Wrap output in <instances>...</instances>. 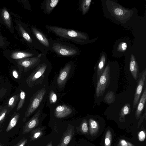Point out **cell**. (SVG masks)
Segmentation results:
<instances>
[{
  "mask_svg": "<svg viewBox=\"0 0 146 146\" xmlns=\"http://www.w3.org/2000/svg\"><path fill=\"white\" fill-rule=\"evenodd\" d=\"M49 100L50 104H54L57 101V97L56 95L52 90H51L50 92Z\"/></svg>",
  "mask_w": 146,
  "mask_h": 146,
  "instance_id": "cell-30",
  "label": "cell"
},
{
  "mask_svg": "<svg viewBox=\"0 0 146 146\" xmlns=\"http://www.w3.org/2000/svg\"><path fill=\"white\" fill-rule=\"evenodd\" d=\"M104 100L108 104H111L115 100V96L114 93L113 92L109 91L105 96Z\"/></svg>",
  "mask_w": 146,
  "mask_h": 146,
  "instance_id": "cell-26",
  "label": "cell"
},
{
  "mask_svg": "<svg viewBox=\"0 0 146 146\" xmlns=\"http://www.w3.org/2000/svg\"><path fill=\"white\" fill-rule=\"evenodd\" d=\"M8 112V109L7 108H5L2 110L0 113V128L5 121Z\"/></svg>",
  "mask_w": 146,
  "mask_h": 146,
  "instance_id": "cell-29",
  "label": "cell"
},
{
  "mask_svg": "<svg viewBox=\"0 0 146 146\" xmlns=\"http://www.w3.org/2000/svg\"><path fill=\"white\" fill-rule=\"evenodd\" d=\"M32 32L37 40L47 51L50 50L49 39L40 29L36 27H31Z\"/></svg>",
  "mask_w": 146,
  "mask_h": 146,
  "instance_id": "cell-7",
  "label": "cell"
},
{
  "mask_svg": "<svg viewBox=\"0 0 146 146\" xmlns=\"http://www.w3.org/2000/svg\"><path fill=\"white\" fill-rule=\"evenodd\" d=\"M45 55L40 53L36 56L17 60L18 65L23 68L25 72H26L35 66H38Z\"/></svg>",
  "mask_w": 146,
  "mask_h": 146,
  "instance_id": "cell-5",
  "label": "cell"
},
{
  "mask_svg": "<svg viewBox=\"0 0 146 146\" xmlns=\"http://www.w3.org/2000/svg\"><path fill=\"white\" fill-rule=\"evenodd\" d=\"M19 98L20 94H17L13 96L9 99L8 106L10 110H11L15 106Z\"/></svg>",
  "mask_w": 146,
  "mask_h": 146,
  "instance_id": "cell-23",
  "label": "cell"
},
{
  "mask_svg": "<svg viewBox=\"0 0 146 146\" xmlns=\"http://www.w3.org/2000/svg\"><path fill=\"white\" fill-rule=\"evenodd\" d=\"M146 100V88H145L141 96L139 102L136 109L135 115L137 119L141 115L143 110Z\"/></svg>",
  "mask_w": 146,
  "mask_h": 146,
  "instance_id": "cell-15",
  "label": "cell"
},
{
  "mask_svg": "<svg viewBox=\"0 0 146 146\" xmlns=\"http://www.w3.org/2000/svg\"><path fill=\"white\" fill-rule=\"evenodd\" d=\"M71 67V64L68 63L61 70L57 80L58 85L60 86H62L65 83Z\"/></svg>",
  "mask_w": 146,
  "mask_h": 146,
  "instance_id": "cell-12",
  "label": "cell"
},
{
  "mask_svg": "<svg viewBox=\"0 0 146 146\" xmlns=\"http://www.w3.org/2000/svg\"><path fill=\"white\" fill-rule=\"evenodd\" d=\"M40 111L39 110L32 118L25 124L23 129V133L25 134L31 131L37 127L39 123Z\"/></svg>",
  "mask_w": 146,
  "mask_h": 146,
  "instance_id": "cell-9",
  "label": "cell"
},
{
  "mask_svg": "<svg viewBox=\"0 0 146 146\" xmlns=\"http://www.w3.org/2000/svg\"><path fill=\"white\" fill-rule=\"evenodd\" d=\"M1 16L6 25L9 27H11V18L9 12L5 8L3 9L2 11Z\"/></svg>",
  "mask_w": 146,
  "mask_h": 146,
  "instance_id": "cell-22",
  "label": "cell"
},
{
  "mask_svg": "<svg viewBox=\"0 0 146 146\" xmlns=\"http://www.w3.org/2000/svg\"><path fill=\"white\" fill-rule=\"evenodd\" d=\"M129 70L134 79L137 80L138 74V65L135 57L133 54H132L131 56Z\"/></svg>",
  "mask_w": 146,
  "mask_h": 146,
  "instance_id": "cell-16",
  "label": "cell"
},
{
  "mask_svg": "<svg viewBox=\"0 0 146 146\" xmlns=\"http://www.w3.org/2000/svg\"><path fill=\"white\" fill-rule=\"evenodd\" d=\"M46 146H52V142H50Z\"/></svg>",
  "mask_w": 146,
  "mask_h": 146,
  "instance_id": "cell-37",
  "label": "cell"
},
{
  "mask_svg": "<svg viewBox=\"0 0 146 146\" xmlns=\"http://www.w3.org/2000/svg\"><path fill=\"white\" fill-rule=\"evenodd\" d=\"M145 132L144 131H140L138 134V137L139 140L140 141H143L145 138Z\"/></svg>",
  "mask_w": 146,
  "mask_h": 146,
  "instance_id": "cell-33",
  "label": "cell"
},
{
  "mask_svg": "<svg viewBox=\"0 0 146 146\" xmlns=\"http://www.w3.org/2000/svg\"><path fill=\"white\" fill-rule=\"evenodd\" d=\"M74 133V126L70 124L57 146H67L73 137Z\"/></svg>",
  "mask_w": 146,
  "mask_h": 146,
  "instance_id": "cell-10",
  "label": "cell"
},
{
  "mask_svg": "<svg viewBox=\"0 0 146 146\" xmlns=\"http://www.w3.org/2000/svg\"><path fill=\"white\" fill-rule=\"evenodd\" d=\"M47 64L45 62L39 64L33 72L30 75L26 80V82L28 86H30L31 84L40 77L44 73L47 67Z\"/></svg>",
  "mask_w": 146,
  "mask_h": 146,
  "instance_id": "cell-6",
  "label": "cell"
},
{
  "mask_svg": "<svg viewBox=\"0 0 146 146\" xmlns=\"http://www.w3.org/2000/svg\"><path fill=\"white\" fill-rule=\"evenodd\" d=\"M89 125L90 135L92 136L95 135L99 131V126L98 123L94 119L90 118L89 119Z\"/></svg>",
  "mask_w": 146,
  "mask_h": 146,
  "instance_id": "cell-18",
  "label": "cell"
},
{
  "mask_svg": "<svg viewBox=\"0 0 146 146\" xmlns=\"http://www.w3.org/2000/svg\"><path fill=\"white\" fill-rule=\"evenodd\" d=\"M112 135L110 130H108L106 134L104 141L105 146H111Z\"/></svg>",
  "mask_w": 146,
  "mask_h": 146,
  "instance_id": "cell-27",
  "label": "cell"
},
{
  "mask_svg": "<svg viewBox=\"0 0 146 146\" xmlns=\"http://www.w3.org/2000/svg\"><path fill=\"white\" fill-rule=\"evenodd\" d=\"M20 100L17 108V111L19 110L23 106L25 100L26 93L22 90H20Z\"/></svg>",
  "mask_w": 146,
  "mask_h": 146,
  "instance_id": "cell-25",
  "label": "cell"
},
{
  "mask_svg": "<svg viewBox=\"0 0 146 146\" xmlns=\"http://www.w3.org/2000/svg\"><path fill=\"white\" fill-rule=\"evenodd\" d=\"M44 88L38 91L30 101L27 111L25 113L24 119L29 117L38 108L46 93Z\"/></svg>",
  "mask_w": 146,
  "mask_h": 146,
  "instance_id": "cell-4",
  "label": "cell"
},
{
  "mask_svg": "<svg viewBox=\"0 0 146 146\" xmlns=\"http://www.w3.org/2000/svg\"><path fill=\"white\" fill-rule=\"evenodd\" d=\"M0 146H1V145H0Z\"/></svg>",
  "mask_w": 146,
  "mask_h": 146,
  "instance_id": "cell-39",
  "label": "cell"
},
{
  "mask_svg": "<svg viewBox=\"0 0 146 146\" xmlns=\"http://www.w3.org/2000/svg\"><path fill=\"white\" fill-rule=\"evenodd\" d=\"M127 46V44L125 42H122L118 45L117 50L120 51H125L126 49Z\"/></svg>",
  "mask_w": 146,
  "mask_h": 146,
  "instance_id": "cell-31",
  "label": "cell"
},
{
  "mask_svg": "<svg viewBox=\"0 0 146 146\" xmlns=\"http://www.w3.org/2000/svg\"><path fill=\"white\" fill-rule=\"evenodd\" d=\"M105 61L106 57L103 54L101 58L97 67V81L104 71Z\"/></svg>",
  "mask_w": 146,
  "mask_h": 146,
  "instance_id": "cell-19",
  "label": "cell"
},
{
  "mask_svg": "<svg viewBox=\"0 0 146 146\" xmlns=\"http://www.w3.org/2000/svg\"><path fill=\"white\" fill-rule=\"evenodd\" d=\"M122 9L119 8H115L114 11L115 14L118 16H120L122 15L124 13Z\"/></svg>",
  "mask_w": 146,
  "mask_h": 146,
  "instance_id": "cell-34",
  "label": "cell"
},
{
  "mask_svg": "<svg viewBox=\"0 0 146 146\" xmlns=\"http://www.w3.org/2000/svg\"><path fill=\"white\" fill-rule=\"evenodd\" d=\"M44 129V127H42L35 128L32 131L30 136L31 140L34 141L41 137L43 135Z\"/></svg>",
  "mask_w": 146,
  "mask_h": 146,
  "instance_id": "cell-17",
  "label": "cell"
},
{
  "mask_svg": "<svg viewBox=\"0 0 146 146\" xmlns=\"http://www.w3.org/2000/svg\"><path fill=\"white\" fill-rule=\"evenodd\" d=\"M50 50L58 55L72 56L78 55L79 49L74 44L65 42L49 39Z\"/></svg>",
  "mask_w": 146,
  "mask_h": 146,
  "instance_id": "cell-2",
  "label": "cell"
},
{
  "mask_svg": "<svg viewBox=\"0 0 146 146\" xmlns=\"http://www.w3.org/2000/svg\"><path fill=\"white\" fill-rule=\"evenodd\" d=\"M146 70H144L139 80L137 86L133 101L132 111H133L137 105L142 91L146 80Z\"/></svg>",
  "mask_w": 146,
  "mask_h": 146,
  "instance_id": "cell-8",
  "label": "cell"
},
{
  "mask_svg": "<svg viewBox=\"0 0 146 146\" xmlns=\"http://www.w3.org/2000/svg\"><path fill=\"white\" fill-rule=\"evenodd\" d=\"M72 110L69 106L64 105L58 106L54 110V115L58 118L66 117L72 113Z\"/></svg>",
  "mask_w": 146,
  "mask_h": 146,
  "instance_id": "cell-11",
  "label": "cell"
},
{
  "mask_svg": "<svg viewBox=\"0 0 146 146\" xmlns=\"http://www.w3.org/2000/svg\"></svg>",
  "mask_w": 146,
  "mask_h": 146,
  "instance_id": "cell-41",
  "label": "cell"
},
{
  "mask_svg": "<svg viewBox=\"0 0 146 146\" xmlns=\"http://www.w3.org/2000/svg\"><path fill=\"white\" fill-rule=\"evenodd\" d=\"M2 109L1 107H0V113L2 110Z\"/></svg>",
  "mask_w": 146,
  "mask_h": 146,
  "instance_id": "cell-38",
  "label": "cell"
},
{
  "mask_svg": "<svg viewBox=\"0 0 146 146\" xmlns=\"http://www.w3.org/2000/svg\"><path fill=\"white\" fill-rule=\"evenodd\" d=\"M28 140L27 139H23L21 140L15 146H24L27 142Z\"/></svg>",
  "mask_w": 146,
  "mask_h": 146,
  "instance_id": "cell-35",
  "label": "cell"
},
{
  "mask_svg": "<svg viewBox=\"0 0 146 146\" xmlns=\"http://www.w3.org/2000/svg\"><path fill=\"white\" fill-rule=\"evenodd\" d=\"M92 0H83L81 1V7L83 15H84L88 12Z\"/></svg>",
  "mask_w": 146,
  "mask_h": 146,
  "instance_id": "cell-24",
  "label": "cell"
},
{
  "mask_svg": "<svg viewBox=\"0 0 146 146\" xmlns=\"http://www.w3.org/2000/svg\"><path fill=\"white\" fill-rule=\"evenodd\" d=\"M98 81L96 89L97 98L103 94L110 84V74L109 65L106 67Z\"/></svg>",
  "mask_w": 146,
  "mask_h": 146,
  "instance_id": "cell-3",
  "label": "cell"
},
{
  "mask_svg": "<svg viewBox=\"0 0 146 146\" xmlns=\"http://www.w3.org/2000/svg\"><path fill=\"white\" fill-rule=\"evenodd\" d=\"M19 114L18 112L17 111L15 112L7 127L6 131L7 132L10 131L16 125L19 119Z\"/></svg>",
  "mask_w": 146,
  "mask_h": 146,
  "instance_id": "cell-21",
  "label": "cell"
},
{
  "mask_svg": "<svg viewBox=\"0 0 146 146\" xmlns=\"http://www.w3.org/2000/svg\"><path fill=\"white\" fill-rule=\"evenodd\" d=\"M45 28L62 39L76 44H83L88 39L87 35L76 30L53 25H46Z\"/></svg>",
  "mask_w": 146,
  "mask_h": 146,
  "instance_id": "cell-1",
  "label": "cell"
},
{
  "mask_svg": "<svg viewBox=\"0 0 146 146\" xmlns=\"http://www.w3.org/2000/svg\"></svg>",
  "mask_w": 146,
  "mask_h": 146,
  "instance_id": "cell-40",
  "label": "cell"
},
{
  "mask_svg": "<svg viewBox=\"0 0 146 146\" xmlns=\"http://www.w3.org/2000/svg\"><path fill=\"white\" fill-rule=\"evenodd\" d=\"M60 0H44L42 3L41 9L44 14H49L58 3Z\"/></svg>",
  "mask_w": 146,
  "mask_h": 146,
  "instance_id": "cell-14",
  "label": "cell"
},
{
  "mask_svg": "<svg viewBox=\"0 0 146 146\" xmlns=\"http://www.w3.org/2000/svg\"><path fill=\"white\" fill-rule=\"evenodd\" d=\"M79 130L82 134H85L88 133V127L86 119H84L82 122L79 127Z\"/></svg>",
  "mask_w": 146,
  "mask_h": 146,
  "instance_id": "cell-28",
  "label": "cell"
},
{
  "mask_svg": "<svg viewBox=\"0 0 146 146\" xmlns=\"http://www.w3.org/2000/svg\"><path fill=\"white\" fill-rule=\"evenodd\" d=\"M12 75L15 78H18L19 77V75L18 72L15 70H13L12 71Z\"/></svg>",
  "mask_w": 146,
  "mask_h": 146,
  "instance_id": "cell-36",
  "label": "cell"
},
{
  "mask_svg": "<svg viewBox=\"0 0 146 146\" xmlns=\"http://www.w3.org/2000/svg\"><path fill=\"white\" fill-rule=\"evenodd\" d=\"M119 146H134L132 144L127 141L124 139H121L119 141Z\"/></svg>",
  "mask_w": 146,
  "mask_h": 146,
  "instance_id": "cell-32",
  "label": "cell"
},
{
  "mask_svg": "<svg viewBox=\"0 0 146 146\" xmlns=\"http://www.w3.org/2000/svg\"><path fill=\"white\" fill-rule=\"evenodd\" d=\"M39 53L36 50H34L32 52L17 51L11 54V57L13 59L19 60L36 57Z\"/></svg>",
  "mask_w": 146,
  "mask_h": 146,
  "instance_id": "cell-13",
  "label": "cell"
},
{
  "mask_svg": "<svg viewBox=\"0 0 146 146\" xmlns=\"http://www.w3.org/2000/svg\"><path fill=\"white\" fill-rule=\"evenodd\" d=\"M131 109V105L130 104H125L123 106L119 113V120L120 121L124 120L125 116L130 113Z\"/></svg>",
  "mask_w": 146,
  "mask_h": 146,
  "instance_id": "cell-20",
  "label": "cell"
}]
</instances>
